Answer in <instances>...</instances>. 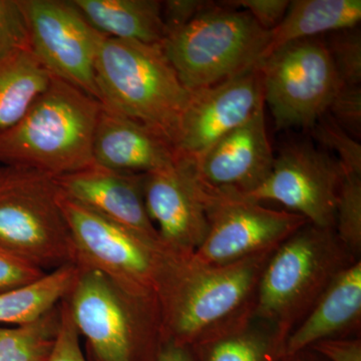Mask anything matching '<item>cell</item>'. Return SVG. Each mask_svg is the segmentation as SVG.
Masks as SVG:
<instances>
[{
  "instance_id": "obj_1",
  "label": "cell",
  "mask_w": 361,
  "mask_h": 361,
  "mask_svg": "<svg viewBox=\"0 0 361 361\" xmlns=\"http://www.w3.org/2000/svg\"><path fill=\"white\" fill-rule=\"evenodd\" d=\"M273 252L225 265L178 256L159 293L165 343L192 348L251 318Z\"/></svg>"
},
{
  "instance_id": "obj_2",
  "label": "cell",
  "mask_w": 361,
  "mask_h": 361,
  "mask_svg": "<svg viewBox=\"0 0 361 361\" xmlns=\"http://www.w3.org/2000/svg\"><path fill=\"white\" fill-rule=\"evenodd\" d=\"M101 109L94 97L52 77L25 115L0 130V164L54 178L87 167Z\"/></svg>"
},
{
  "instance_id": "obj_3",
  "label": "cell",
  "mask_w": 361,
  "mask_h": 361,
  "mask_svg": "<svg viewBox=\"0 0 361 361\" xmlns=\"http://www.w3.org/2000/svg\"><path fill=\"white\" fill-rule=\"evenodd\" d=\"M94 71L104 108L148 126L173 146L191 90L180 82L161 44L103 37Z\"/></svg>"
},
{
  "instance_id": "obj_4",
  "label": "cell",
  "mask_w": 361,
  "mask_h": 361,
  "mask_svg": "<svg viewBox=\"0 0 361 361\" xmlns=\"http://www.w3.org/2000/svg\"><path fill=\"white\" fill-rule=\"evenodd\" d=\"M356 261L334 229L308 223L271 255L254 315L272 324L286 341L332 280Z\"/></svg>"
},
{
  "instance_id": "obj_5",
  "label": "cell",
  "mask_w": 361,
  "mask_h": 361,
  "mask_svg": "<svg viewBox=\"0 0 361 361\" xmlns=\"http://www.w3.org/2000/svg\"><path fill=\"white\" fill-rule=\"evenodd\" d=\"M66 299L94 360L156 361L165 343L158 298L130 295L99 271L78 268Z\"/></svg>"
},
{
  "instance_id": "obj_6",
  "label": "cell",
  "mask_w": 361,
  "mask_h": 361,
  "mask_svg": "<svg viewBox=\"0 0 361 361\" xmlns=\"http://www.w3.org/2000/svg\"><path fill=\"white\" fill-rule=\"evenodd\" d=\"M270 40L247 11L212 4L161 47L182 84L195 90L256 70Z\"/></svg>"
},
{
  "instance_id": "obj_7",
  "label": "cell",
  "mask_w": 361,
  "mask_h": 361,
  "mask_svg": "<svg viewBox=\"0 0 361 361\" xmlns=\"http://www.w3.org/2000/svg\"><path fill=\"white\" fill-rule=\"evenodd\" d=\"M56 178L0 167V249L44 272L75 265Z\"/></svg>"
},
{
  "instance_id": "obj_8",
  "label": "cell",
  "mask_w": 361,
  "mask_h": 361,
  "mask_svg": "<svg viewBox=\"0 0 361 361\" xmlns=\"http://www.w3.org/2000/svg\"><path fill=\"white\" fill-rule=\"evenodd\" d=\"M61 205L75 251V265L97 270L123 291L158 298L171 265L180 254L66 198Z\"/></svg>"
},
{
  "instance_id": "obj_9",
  "label": "cell",
  "mask_w": 361,
  "mask_h": 361,
  "mask_svg": "<svg viewBox=\"0 0 361 361\" xmlns=\"http://www.w3.org/2000/svg\"><path fill=\"white\" fill-rule=\"evenodd\" d=\"M263 99L278 130L312 129L341 87L325 40L311 37L279 47L258 66Z\"/></svg>"
},
{
  "instance_id": "obj_10",
  "label": "cell",
  "mask_w": 361,
  "mask_h": 361,
  "mask_svg": "<svg viewBox=\"0 0 361 361\" xmlns=\"http://www.w3.org/2000/svg\"><path fill=\"white\" fill-rule=\"evenodd\" d=\"M203 186L209 230L203 244L192 254L201 264H230L275 251L308 224L299 214Z\"/></svg>"
},
{
  "instance_id": "obj_11",
  "label": "cell",
  "mask_w": 361,
  "mask_h": 361,
  "mask_svg": "<svg viewBox=\"0 0 361 361\" xmlns=\"http://www.w3.org/2000/svg\"><path fill=\"white\" fill-rule=\"evenodd\" d=\"M30 47L52 77L75 85L99 101L97 49L104 35L85 20L71 0H18Z\"/></svg>"
},
{
  "instance_id": "obj_12",
  "label": "cell",
  "mask_w": 361,
  "mask_h": 361,
  "mask_svg": "<svg viewBox=\"0 0 361 361\" xmlns=\"http://www.w3.org/2000/svg\"><path fill=\"white\" fill-rule=\"evenodd\" d=\"M342 169L336 158L310 142L286 145L270 174L250 193V200L276 202L316 227L334 229Z\"/></svg>"
},
{
  "instance_id": "obj_13",
  "label": "cell",
  "mask_w": 361,
  "mask_h": 361,
  "mask_svg": "<svg viewBox=\"0 0 361 361\" xmlns=\"http://www.w3.org/2000/svg\"><path fill=\"white\" fill-rule=\"evenodd\" d=\"M263 106L258 68L191 90L173 142L176 159L194 163L223 137L250 120Z\"/></svg>"
},
{
  "instance_id": "obj_14",
  "label": "cell",
  "mask_w": 361,
  "mask_h": 361,
  "mask_svg": "<svg viewBox=\"0 0 361 361\" xmlns=\"http://www.w3.org/2000/svg\"><path fill=\"white\" fill-rule=\"evenodd\" d=\"M147 213L161 243L180 255H192L208 234L205 189L186 161H176L144 180Z\"/></svg>"
},
{
  "instance_id": "obj_15",
  "label": "cell",
  "mask_w": 361,
  "mask_h": 361,
  "mask_svg": "<svg viewBox=\"0 0 361 361\" xmlns=\"http://www.w3.org/2000/svg\"><path fill=\"white\" fill-rule=\"evenodd\" d=\"M274 158L263 106L250 120L223 137L194 163L188 164L206 187L245 195L264 182Z\"/></svg>"
},
{
  "instance_id": "obj_16",
  "label": "cell",
  "mask_w": 361,
  "mask_h": 361,
  "mask_svg": "<svg viewBox=\"0 0 361 361\" xmlns=\"http://www.w3.org/2000/svg\"><path fill=\"white\" fill-rule=\"evenodd\" d=\"M145 175L120 172L92 163L77 172L56 177V180L66 198L145 238L161 243L145 206Z\"/></svg>"
},
{
  "instance_id": "obj_17",
  "label": "cell",
  "mask_w": 361,
  "mask_h": 361,
  "mask_svg": "<svg viewBox=\"0 0 361 361\" xmlns=\"http://www.w3.org/2000/svg\"><path fill=\"white\" fill-rule=\"evenodd\" d=\"M94 163L120 172L147 174L174 164L172 144L139 121L102 106L92 140Z\"/></svg>"
},
{
  "instance_id": "obj_18",
  "label": "cell",
  "mask_w": 361,
  "mask_h": 361,
  "mask_svg": "<svg viewBox=\"0 0 361 361\" xmlns=\"http://www.w3.org/2000/svg\"><path fill=\"white\" fill-rule=\"evenodd\" d=\"M361 260L341 271L285 342V355L316 342L360 337Z\"/></svg>"
},
{
  "instance_id": "obj_19",
  "label": "cell",
  "mask_w": 361,
  "mask_h": 361,
  "mask_svg": "<svg viewBox=\"0 0 361 361\" xmlns=\"http://www.w3.org/2000/svg\"><path fill=\"white\" fill-rule=\"evenodd\" d=\"M92 28L111 39L163 44L166 30L159 0H71Z\"/></svg>"
},
{
  "instance_id": "obj_20",
  "label": "cell",
  "mask_w": 361,
  "mask_h": 361,
  "mask_svg": "<svg viewBox=\"0 0 361 361\" xmlns=\"http://www.w3.org/2000/svg\"><path fill=\"white\" fill-rule=\"evenodd\" d=\"M360 20V0H294L283 20L271 32L265 58L296 40L356 27Z\"/></svg>"
},
{
  "instance_id": "obj_21",
  "label": "cell",
  "mask_w": 361,
  "mask_h": 361,
  "mask_svg": "<svg viewBox=\"0 0 361 361\" xmlns=\"http://www.w3.org/2000/svg\"><path fill=\"white\" fill-rule=\"evenodd\" d=\"M285 342L272 324L253 315L190 349L196 361H280L285 355Z\"/></svg>"
},
{
  "instance_id": "obj_22",
  "label": "cell",
  "mask_w": 361,
  "mask_h": 361,
  "mask_svg": "<svg viewBox=\"0 0 361 361\" xmlns=\"http://www.w3.org/2000/svg\"><path fill=\"white\" fill-rule=\"evenodd\" d=\"M51 78L30 49L0 59V130L13 127L25 115Z\"/></svg>"
},
{
  "instance_id": "obj_23",
  "label": "cell",
  "mask_w": 361,
  "mask_h": 361,
  "mask_svg": "<svg viewBox=\"0 0 361 361\" xmlns=\"http://www.w3.org/2000/svg\"><path fill=\"white\" fill-rule=\"evenodd\" d=\"M78 274L77 266L66 265L32 283L0 293V325L13 326L39 319L68 296Z\"/></svg>"
},
{
  "instance_id": "obj_24",
  "label": "cell",
  "mask_w": 361,
  "mask_h": 361,
  "mask_svg": "<svg viewBox=\"0 0 361 361\" xmlns=\"http://www.w3.org/2000/svg\"><path fill=\"white\" fill-rule=\"evenodd\" d=\"M59 304L27 324L0 325V361H44L58 336Z\"/></svg>"
},
{
  "instance_id": "obj_25",
  "label": "cell",
  "mask_w": 361,
  "mask_h": 361,
  "mask_svg": "<svg viewBox=\"0 0 361 361\" xmlns=\"http://www.w3.org/2000/svg\"><path fill=\"white\" fill-rule=\"evenodd\" d=\"M338 238L357 260L361 256V175L342 170L337 197L336 226Z\"/></svg>"
},
{
  "instance_id": "obj_26",
  "label": "cell",
  "mask_w": 361,
  "mask_h": 361,
  "mask_svg": "<svg viewBox=\"0 0 361 361\" xmlns=\"http://www.w3.org/2000/svg\"><path fill=\"white\" fill-rule=\"evenodd\" d=\"M325 44L341 85L360 87L361 35L357 26L332 32Z\"/></svg>"
},
{
  "instance_id": "obj_27",
  "label": "cell",
  "mask_w": 361,
  "mask_h": 361,
  "mask_svg": "<svg viewBox=\"0 0 361 361\" xmlns=\"http://www.w3.org/2000/svg\"><path fill=\"white\" fill-rule=\"evenodd\" d=\"M311 130L320 144L334 152L342 170L361 175V145L358 140L342 129L327 113Z\"/></svg>"
},
{
  "instance_id": "obj_28",
  "label": "cell",
  "mask_w": 361,
  "mask_h": 361,
  "mask_svg": "<svg viewBox=\"0 0 361 361\" xmlns=\"http://www.w3.org/2000/svg\"><path fill=\"white\" fill-rule=\"evenodd\" d=\"M25 49L30 37L18 0H0V59Z\"/></svg>"
},
{
  "instance_id": "obj_29",
  "label": "cell",
  "mask_w": 361,
  "mask_h": 361,
  "mask_svg": "<svg viewBox=\"0 0 361 361\" xmlns=\"http://www.w3.org/2000/svg\"><path fill=\"white\" fill-rule=\"evenodd\" d=\"M327 114L341 126L342 129L360 141L361 133L360 87L341 85L329 104Z\"/></svg>"
},
{
  "instance_id": "obj_30",
  "label": "cell",
  "mask_w": 361,
  "mask_h": 361,
  "mask_svg": "<svg viewBox=\"0 0 361 361\" xmlns=\"http://www.w3.org/2000/svg\"><path fill=\"white\" fill-rule=\"evenodd\" d=\"M61 324L51 353L44 361H87L80 345V336L71 318L66 299L61 301Z\"/></svg>"
},
{
  "instance_id": "obj_31",
  "label": "cell",
  "mask_w": 361,
  "mask_h": 361,
  "mask_svg": "<svg viewBox=\"0 0 361 361\" xmlns=\"http://www.w3.org/2000/svg\"><path fill=\"white\" fill-rule=\"evenodd\" d=\"M47 273L0 249V293L32 283Z\"/></svg>"
},
{
  "instance_id": "obj_32",
  "label": "cell",
  "mask_w": 361,
  "mask_h": 361,
  "mask_svg": "<svg viewBox=\"0 0 361 361\" xmlns=\"http://www.w3.org/2000/svg\"><path fill=\"white\" fill-rule=\"evenodd\" d=\"M212 4V1L204 0L161 1V18L165 25L166 37L191 23L197 16Z\"/></svg>"
},
{
  "instance_id": "obj_33",
  "label": "cell",
  "mask_w": 361,
  "mask_h": 361,
  "mask_svg": "<svg viewBox=\"0 0 361 361\" xmlns=\"http://www.w3.org/2000/svg\"><path fill=\"white\" fill-rule=\"evenodd\" d=\"M227 6L242 7L261 27L272 32L283 20L290 1L287 0H237L226 1Z\"/></svg>"
},
{
  "instance_id": "obj_34",
  "label": "cell",
  "mask_w": 361,
  "mask_h": 361,
  "mask_svg": "<svg viewBox=\"0 0 361 361\" xmlns=\"http://www.w3.org/2000/svg\"><path fill=\"white\" fill-rule=\"evenodd\" d=\"M310 348L327 361H361L360 337L324 339Z\"/></svg>"
},
{
  "instance_id": "obj_35",
  "label": "cell",
  "mask_w": 361,
  "mask_h": 361,
  "mask_svg": "<svg viewBox=\"0 0 361 361\" xmlns=\"http://www.w3.org/2000/svg\"><path fill=\"white\" fill-rule=\"evenodd\" d=\"M156 361H196L191 349L166 342L161 346Z\"/></svg>"
},
{
  "instance_id": "obj_36",
  "label": "cell",
  "mask_w": 361,
  "mask_h": 361,
  "mask_svg": "<svg viewBox=\"0 0 361 361\" xmlns=\"http://www.w3.org/2000/svg\"><path fill=\"white\" fill-rule=\"evenodd\" d=\"M280 361H327L313 351L312 349L307 348L294 355H284Z\"/></svg>"
}]
</instances>
